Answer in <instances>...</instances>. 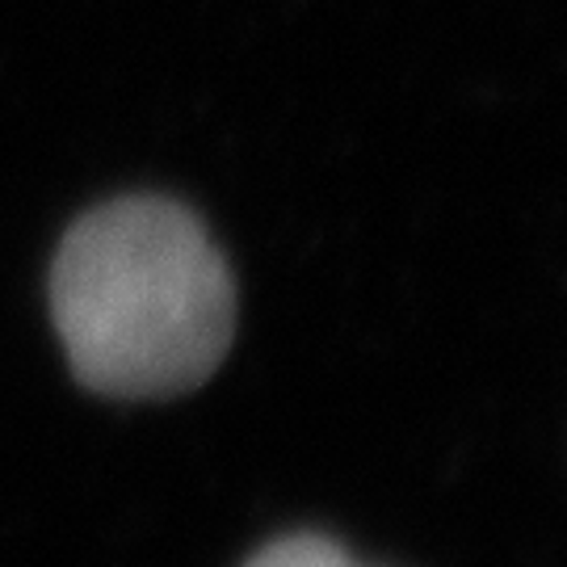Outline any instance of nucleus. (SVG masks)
<instances>
[{
  "label": "nucleus",
  "instance_id": "obj_1",
  "mask_svg": "<svg viewBox=\"0 0 567 567\" xmlns=\"http://www.w3.org/2000/svg\"><path fill=\"white\" fill-rule=\"evenodd\" d=\"M68 365L105 400L203 386L236 337V282L219 244L173 198H114L81 215L51 265Z\"/></svg>",
  "mask_w": 567,
  "mask_h": 567
},
{
  "label": "nucleus",
  "instance_id": "obj_2",
  "mask_svg": "<svg viewBox=\"0 0 567 567\" xmlns=\"http://www.w3.org/2000/svg\"><path fill=\"white\" fill-rule=\"evenodd\" d=\"M244 567H362L341 543L324 534H290L261 547Z\"/></svg>",
  "mask_w": 567,
  "mask_h": 567
}]
</instances>
